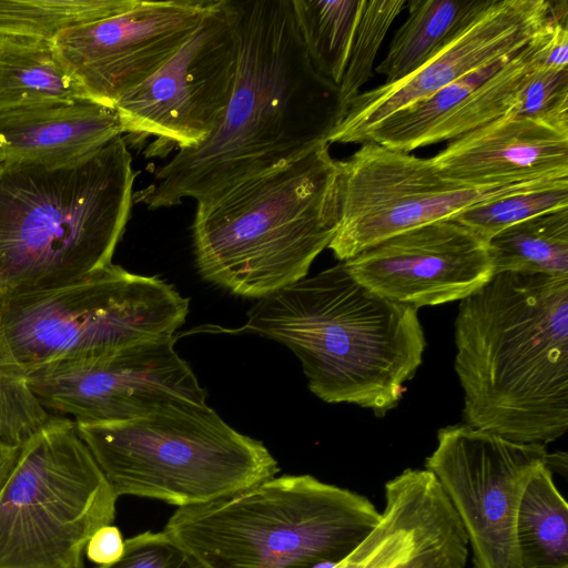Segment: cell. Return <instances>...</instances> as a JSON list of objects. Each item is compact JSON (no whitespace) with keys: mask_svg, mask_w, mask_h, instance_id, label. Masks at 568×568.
I'll return each instance as SVG.
<instances>
[{"mask_svg":"<svg viewBox=\"0 0 568 568\" xmlns=\"http://www.w3.org/2000/svg\"><path fill=\"white\" fill-rule=\"evenodd\" d=\"M240 54L231 100L199 145L178 151L133 193L150 210L210 200L328 143L346 114L338 85L313 68L291 0H236Z\"/></svg>","mask_w":568,"mask_h":568,"instance_id":"6da1fadb","label":"cell"},{"mask_svg":"<svg viewBox=\"0 0 568 568\" xmlns=\"http://www.w3.org/2000/svg\"><path fill=\"white\" fill-rule=\"evenodd\" d=\"M455 371L466 425L540 444L568 428V278L503 272L460 301Z\"/></svg>","mask_w":568,"mask_h":568,"instance_id":"7a4b0ae2","label":"cell"},{"mask_svg":"<svg viewBox=\"0 0 568 568\" xmlns=\"http://www.w3.org/2000/svg\"><path fill=\"white\" fill-rule=\"evenodd\" d=\"M234 332L290 348L322 400L377 416L397 406L426 347L417 308L373 293L344 262L257 300Z\"/></svg>","mask_w":568,"mask_h":568,"instance_id":"3957f363","label":"cell"},{"mask_svg":"<svg viewBox=\"0 0 568 568\" xmlns=\"http://www.w3.org/2000/svg\"><path fill=\"white\" fill-rule=\"evenodd\" d=\"M136 172L122 135L69 163L0 165V295L54 288L112 262Z\"/></svg>","mask_w":568,"mask_h":568,"instance_id":"277c9868","label":"cell"},{"mask_svg":"<svg viewBox=\"0 0 568 568\" xmlns=\"http://www.w3.org/2000/svg\"><path fill=\"white\" fill-rule=\"evenodd\" d=\"M328 145L196 203L193 247L205 280L260 300L306 277L339 220L341 166Z\"/></svg>","mask_w":568,"mask_h":568,"instance_id":"5b68a950","label":"cell"},{"mask_svg":"<svg viewBox=\"0 0 568 568\" xmlns=\"http://www.w3.org/2000/svg\"><path fill=\"white\" fill-rule=\"evenodd\" d=\"M379 519L365 496L311 475H284L179 507L164 531L206 568H329Z\"/></svg>","mask_w":568,"mask_h":568,"instance_id":"8992f818","label":"cell"},{"mask_svg":"<svg viewBox=\"0 0 568 568\" xmlns=\"http://www.w3.org/2000/svg\"><path fill=\"white\" fill-rule=\"evenodd\" d=\"M77 427L118 497L186 507L232 496L278 473L262 442L235 430L206 403L181 399L139 418Z\"/></svg>","mask_w":568,"mask_h":568,"instance_id":"52a82bcc","label":"cell"},{"mask_svg":"<svg viewBox=\"0 0 568 568\" xmlns=\"http://www.w3.org/2000/svg\"><path fill=\"white\" fill-rule=\"evenodd\" d=\"M189 303L163 280L111 263L54 288L0 295V338L27 374L173 336Z\"/></svg>","mask_w":568,"mask_h":568,"instance_id":"ba28073f","label":"cell"},{"mask_svg":"<svg viewBox=\"0 0 568 568\" xmlns=\"http://www.w3.org/2000/svg\"><path fill=\"white\" fill-rule=\"evenodd\" d=\"M116 499L77 423L51 415L0 491V568H84L87 542L112 525Z\"/></svg>","mask_w":568,"mask_h":568,"instance_id":"9c48e42d","label":"cell"},{"mask_svg":"<svg viewBox=\"0 0 568 568\" xmlns=\"http://www.w3.org/2000/svg\"><path fill=\"white\" fill-rule=\"evenodd\" d=\"M236 0H214L196 30L153 75L114 109L123 136L146 158L201 144L222 118L233 93L240 36Z\"/></svg>","mask_w":568,"mask_h":568,"instance_id":"30bf717a","label":"cell"},{"mask_svg":"<svg viewBox=\"0 0 568 568\" xmlns=\"http://www.w3.org/2000/svg\"><path fill=\"white\" fill-rule=\"evenodd\" d=\"M339 166V220L328 245L339 262L396 234L453 219L477 203L560 180L467 186L443 178L430 158L371 141Z\"/></svg>","mask_w":568,"mask_h":568,"instance_id":"8fae6325","label":"cell"},{"mask_svg":"<svg viewBox=\"0 0 568 568\" xmlns=\"http://www.w3.org/2000/svg\"><path fill=\"white\" fill-rule=\"evenodd\" d=\"M549 457L544 445L509 440L469 425L439 429L425 466L462 523L474 568H521L517 509L529 478L548 467Z\"/></svg>","mask_w":568,"mask_h":568,"instance_id":"7c38bea8","label":"cell"},{"mask_svg":"<svg viewBox=\"0 0 568 568\" xmlns=\"http://www.w3.org/2000/svg\"><path fill=\"white\" fill-rule=\"evenodd\" d=\"M174 343V336H164L104 355L53 362L28 372V383L50 415L75 423L139 418L181 399L206 403Z\"/></svg>","mask_w":568,"mask_h":568,"instance_id":"4fadbf2b","label":"cell"},{"mask_svg":"<svg viewBox=\"0 0 568 568\" xmlns=\"http://www.w3.org/2000/svg\"><path fill=\"white\" fill-rule=\"evenodd\" d=\"M214 0H138L131 9L61 32L53 48L89 100L114 109L165 64Z\"/></svg>","mask_w":568,"mask_h":568,"instance_id":"5bb4252c","label":"cell"},{"mask_svg":"<svg viewBox=\"0 0 568 568\" xmlns=\"http://www.w3.org/2000/svg\"><path fill=\"white\" fill-rule=\"evenodd\" d=\"M344 264L373 293L417 310L462 301L494 275L487 242L450 219L396 234Z\"/></svg>","mask_w":568,"mask_h":568,"instance_id":"9a60e30c","label":"cell"},{"mask_svg":"<svg viewBox=\"0 0 568 568\" xmlns=\"http://www.w3.org/2000/svg\"><path fill=\"white\" fill-rule=\"evenodd\" d=\"M547 14L548 0H494L471 24L414 73L355 97L331 133L328 144L363 143L369 130L395 112L520 51L541 29Z\"/></svg>","mask_w":568,"mask_h":568,"instance_id":"2e32d148","label":"cell"},{"mask_svg":"<svg viewBox=\"0 0 568 568\" xmlns=\"http://www.w3.org/2000/svg\"><path fill=\"white\" fill-rule=\"evenodd\" d=\"M468 547L434 474L405 469L385 484V508L377 525L329 568H465Z\"/></svg>","mask_w":568,"mask_h":568,"instance_id":"e0dca14e","label":"cell"},{"mask_svg":"<svg viewBox=\"0 0 568 568\" xmlns=\"http://www.w3.org/2000/svg\"><path fill=\"white\" fill-rule=\"evenodd\" d=\"M455 183L486 187L568 178V126L506 114L430 158Z\"/></svg>","mask_w":568,"mask_h":568,"instance_id":"ac0fdd59","label":"cell"},{"mask_svg":"<svg viewBox=\"0 0 568 568\" xmlns=\"http://www.w3.org/2000/svg\"><path fill=\"white\" fill-rule=\"evenodd\" d=\"M115 109L91 100L54 102L0 113L4 161L63 164L122 135Z\"/></svg>","mask_w":568,"mask_h":568,"instance_id":"d6986e66","label":"cell"},{"mask_svg":"<svg viewBox=\"0 0 568 568\" xmlns=\"http://www.w3.org/2000/svg\"><path fill=\"white\" fill-rule=\"evenodd\" d=\"M494 0H412L387 54L376 67L385 83L399 81L422 68L460 34Z\"/></svg>","mask_w":568,"mask_h":568,"instance_id":"ffe728a7","label":"cell"},{"mask_svg":"<svg viewBox=\"0 0 568 568\" xmlns=\"http://www.w3.org/2000/svg\"><path fill=\"white\" fill-rule=\"evenodd\" d=\"M89 100L53 43L0 39V113L40 104Z\"/></svg>","mask_w":568,"mask_h":568,"instance_id":"44dd1931","label":"cell"},{"mask_svg":"<svg viewBox=\"0 0 568 568\" xmlns=\"http://www.w3.org/2000/svg\"><path fill=\"white\" fill-rule=\"evenodd\" d=\"M515 535L521 568H568V505L547 466L521 494Z\"/></svg>","mask_w":568,"mask_h":568,"instance_id":"7402d4cb","label":"cell"},{"mask_svg":"<svg viewBox=\"0 0 568 568\" xmlns=\"http://www.w3.org/2000/svg\"><path fill=\"white\" fill-rule=\"evenodd\" d=\"M487 245L494 274L568 278V209L519 222L493 236Z\"/></svg>","mask_w":568,"mask_h":568,"instance_id":"603a6c76","label":"cell"},{"mask_svg":"<svg viewBox=\"0 0 568 568\" xmlns=\"http://www.w3.org/2000/svg\"><path fill=\"white\" fill-rule=\"evenodd\" d=\"M297 32L315 71L339 85L344 75L362 0H291Z\"/></svg>","mask_w":568,"mask_h":568,"instance_id":"cb8c5ba5","label":"cell"},{"mask_svg":"<svg viewBox=\"0 0 568 568\" xmlns=\"http://www.w3.org/2000/svg\"><path fill=\"white\" fill-rule=\"evenodd\" d=\"M138 0H0V39L53 43L63 31L108 19Z\"/></svg>","mask_w":568,"mask_h":568,"instance_id":"d4e9b609","label":"cell"},{"mask_svg":"<svg viewBox=\"0 0 568 568\" xmlns=\"http://www.w3.org/2000/svg\"><path fill=\"white\" fill-rule=\"evenodd\" d=\"M568 209V178L477 203L453 221L487 242L499 232L530 217Z\"/></svg>","mask_w":568,"mask_h":568,"instance_id":"484cf974","label":"cell"},{"mask_svg":"<svg viewBox=\"0 0 568 568\" xmlns=\"http://www.w3.org/2000/svg\"><path fill=\"white\" fill-rule=\"evenodd\" d=\"M406 4V0H362L347 65L338 85L341 98L347 109L372 77L379 47L390 24Z\"/></svg>","mask_w":568,"mask_h":568,"instance_id":"4316f807","label":"cell"},{"mask_svg":"<svg viewBox=\"0 0 568 568\" xmlns=\"http://www.w3.org/2000/svg\"><path fill=\"white\" fill-rule=\"evenodd\" d=\"M50 417L0 338V437L21 446Z\"/></svg>","mask_w":568,"mask_h":568,"instance_id":"83f0119b","label":"cell"},{"mask_svg":"<svg viewBox=\"0 0 568 568\" xmlns=\"http://www.w3.org/2000/svg\"><path fill=\"white\" fill-rule=\"evenodd\" d=\"M507 114L568 126V68H535Z\"/></svg>","mask_w":568,"mask_h":568,"instance_id":"f1b7e54d","label":"cell"},{"mask_svg":"<svg viewBox=\"0 0 568 568\" xmlns=\"http://www.w3.org/2000/svg\"><path fill=\"white\" fill-rule=\"evenodd\" d=\"M95 568H206L168 532L145 531L124 540L121 557Z\"/></svg>","mask_w":568,"mask_h":568,"instance_id":"f546056e","label":"cell"},{"mask_svg":"<svg viewBox=\"0 0 568 568\" xmlns=\"http://www.w3.org/2000/svg\"><path fill=\"white\" fill-rule=\"evenodd\" d=\"M124 548V539L118 527L106 525L99 528L88 540L84 554L98 566L118 560Z\"/></svg>","mask_w":568,"mask_h":568,"instance_id":"4dcf8cb0","label":"cell"},{"mask_svg":"<svg viewBox=\"0 0 568 568\" xmlns=\"http://www.w3.org/2000/svg\"><path fill=\"white\" fill-rule=\"evenodd\" d=\"M19 453L20 446L10 444L0 437V491L14 468Z\"/></svg>","mask_w":568,"mask_h":568,"instance_id":"1f68e13d","label":"cell"},{"mask_svg":"<svg viewBox=\"0 0 568 568\" xmlns=\"http://www.w3.org/2000/svg\"><path fill=\"white\" fill-rule=\"evenodd\" d=\"M4 161V156H3V152H2V149L0 146V165L1 163Z\"/></svg>","mask_w":568,"mask_h":568,"instance_id":"d6a6232c","label":"cell"}]
</instances>
